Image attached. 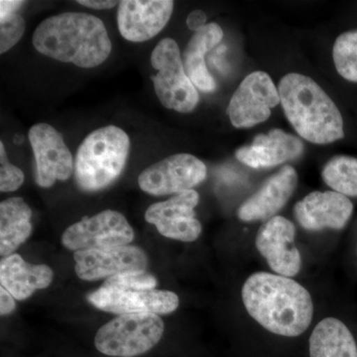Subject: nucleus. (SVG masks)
<instances>
[{
	"instance_id": "obj_1",
	"label": "nucleus",
	"mask_w": 357,
	"mask_h": 357,
	"mask_svg": "<svg viewBox=\"0 0 357 357\" xmlns=\"http://www.w3.org/2000/svg\"><path fill=\"white\" fill-rule=\"evenodd\" d=\"M246 311L265 330L282 337H299L311 325L314 304L311 295L290 277L257 272L244 283Z\"/></svg>"
},
{
	"instance_id": "obj_5",
	"label": "nucleus",
	"mask_w": 357,
	"mask_h": 357,
	"mask_svg": "<svg viewBox=\"0 0 357 357\" xmlns=\"http://www.w3.org/2000/svg\"><path fill=\"white\" fill-rule=\"evenodd\" d=\"M130 151L128 133L114 126L93 131L84 138L75 160V178L84 192L102 191L123 172Z\"/></svg>"
},
{
	"instance_id": "obj_24",
	"label": "nucleus",
	"mask_w": 357,
	"mask_h": 357,
	"mask_svg": "<svg viewBox=\"0 0 357 357\" xmlns=\"http://www.w3.org/2000/svg\"><path fill=\"white\" fill-rule=\"evenodd\" d=\"M333 62L338 74L357 83V30L340 35L333 49Z\"/></svg>"
},
{
	"instance_id": "obj_16",
	"label": "nucleus",
	"mask_w": 357,
	"mask_h": 357,
	"mask_svg": "<svg viewBox=\"0 0 357 357\" xmlns=\"http://www.w3.org/2000/svg\"><path fill=\"white\" fill-rule=\"evenodd\" d=\"M352 211L351 199L335 191L312 192L294 208L296 220L309 231L342 229L351 220Z\"/></svg>"
},
{
	"instance_id": "obj_3",
	"label": "nucleus",
	"mask_w": 357,
	"mask_h": 357,
	"mask_svg": "<svg viewBox=\"0 0 357 357\" xmlns=\"http://www.w3.org/2000/svg\"><path fill=\"white\" fill-rule=\"evenodd\" d=\"M278 91L284 112L301 137L314 144H328L344 138L340 110L311 77L296 73L286 75Z\"/></svg>"
},
{
	"instance_id": "obj_27",
	"label": "nucleus",
	"mask_w": 357,
	"mask_h": 357,
	"mask_svg": "<svg viewBox=\"0 0 357 357\" xmlns=\"http://www.w3.org/2000/svg\"><path fill=\"white\" fill-rule=\"evenodd\" d=\"M0 314L1 316H7L11 314L15 310V302H14V297L11 295L6 288H0Z\"/></svg>"
},
{
	"instance_id": "obj_10",
	"label": "nucleus",
	"mask_w": 357,
	"mask_h": 357,
	"mask_svg": "<svg viewBox=\"0 0 357 357\" xmlns=\"http://www.w3.org/2000/svg\"><path fill=\"white\" fill-rule=\"evenodd\" d=\"M280 102L279 91L269 75L255 72L239 84L230 100L227 114L234 128H252L267 121L271 109Z\"/></svg>"
},
{
	"instance_id": "obj_11",
	"label": "nucleus",
	"mask_w": 357,
	"mask_h": 357,
	"mask_svg": "<svg viewBox=\"0 0 357 357\" xmlns=\"http://www.w3.org/2000/svg\"><path fill=\"white\" fill-rule=\"evenodd\" d=\"M30 144L34 152L35 182L50 188L57 181H67L75 172V163L63 136L48 123H37L30 128Z\"/></svg>"
},
{
	"instance_id": "obj_19",
	"label": "nucleus",
	"mask_w": 357,
	"mask_h": 357,
	"mask_svg": "<svg viewBox=\"0 0 357 357\" xmlns=\"http://www.w3.org/2000/svg\"><path fill=\"white\" fill-rule=\"evenodd\" d=\"M48 265L26 262L17 253L3 257L0 262V282L14 299H28L36 290L46 289L53 280Z\"/></svg>"
},
{
	"instance_id": "obj_26",
	"label": "nucleus",
	"mask_w": 357,
	"mask_h": 357,
	"mask_svg": "<svg viewBox=\"0 0 357 357\" xmlns=\"http://www.w3.org/2000/svg\"><path fill=\"white\" fill-rule=\"evenodd\" d=\"M24 174L7 158L3 142H0V191L10 192L20 189L24 183Z\"/></svg>"
},
{
	"instance_id": "obj_4",
	"label": "nucleus",
	"mask_w": 357,
	"mask_h": 357,
	"mask_svg": "<svg viewBox=\"0 0 357 357\" xmlns=\"http://www.w3.org/2000/svg\"><path fill=\"white\" fill-rule=\"evenodd\" d=\"M153 275L134 271L110 277L89 294V302L96 309L116 314H167L178 309L180 300L172 291L157 290Z\"/></svg>"
},
{
	"instance_id": "obj_9",
	"label": "nucleus",
	"mask_w": 357,
	"mask_h": 357,
	"mask_svg": "<svg viewBox=\"0 0 357 357\" xmlns=\"http://www.w3.org/2000/svg\"><path fill=\"white\" fill-rule=\"evenodd\" d=\"M203 161L191 154H176L145 169L138 177L140 189L152 196L180 194L206 178Z\"/></svg>"
},
{
	"instance_id": "obj_30",
	"label": "nucleus",
	"mask_w": 357,
	"mask_h": 357,
	"mask_svg": "<svg viewBox=\"0 0 357 357\" xmlns=\"http://www.w3.org/2000/svg\"><path fill=\"white\" fill-rule=\"evenodd\" d=\"M23 1H11V0H1L0 1V16L4 17V16L9 15V14L16 13V10L21 6H22Z\"/></svg>"
},
{
	"instance_id": "obj_28",
	"label": "nucleus",
	"mask_w": 357,
	"mask_h": 357,
	"mask_svg": "<svg viewBox=\"0 0 357 357\" xmlns=\"http://www.w3.org/2000/svg\"><path fill=\"white\" fill-rule=\"evenodd\" d=\"M206 15L202 10H195L189 14L187 18V25L192 31H199L206 26Z\"/></svg>"
},
{
	"instance_id": "obj_23",
	"label": "nucleus",
	"mask_w": 357,
	"mask_h": 357,
	"mask_svg": "<svg viewBox=\"0 0 357 357\" xmlns=\"http://www.w3.org/2000/svg\"><path fill=\"white\" fill-rule=\"evenodd\" d=\"M324 181L333 191L345 197H357V158L335 156L324 167Z\"/></svg>"
},
{
	"instance_id": "obj_15",
	"label": "nucleus",
	"mask_w": 357,
	"mask_h": 357,
	"mask_svg": "<svg viewBox=\"0 0 357 357\" xmlns=\"http://www.w3.org/2000/svg\"><path fill=\"white\" fill-rule=\"evenodd\" d=\"M173 8L171 0H123L117 10L119 32L134 43L148 41L165 28Z\"/></svg>"
},
{
	"instance_id": "obj_12",
	"label": "nucleus",
	"mask_w": 357,
	"mask_h": 357,
	"mask_svg": "<svg viewBox=\"0 0 357 357\" xmlns=\"http://www.w3.org/2000/svg\"><path fill=\"white\" fill-rule=\"evenodd\" d=\"M199 201L195 190L174 195L167 201L151 204L145 213V220L167 238L192 243L202 234V225L195 213Z\"/></svg>"
},
{
	"instance_id": "obj_7",
	"label": "nucleus",
	"mask_w": 357,
	"mask_h": 357,
	"mask_svg": "<svg viewBox=\"0 0 357 357\" xmlns=\"http://www.w3.org/2000/svg\"><path fill=\"white\" fill-rule=\"evenodd\" d=\"M151 64L158 70L151 79L161 105L181 114H189L196 109L199 93L185 74L175 40L164 38L157 44L151 54Z\"/></svg>"
},
{
	"instance_id": "obj_8",
	"label": "nucleus",
	"mask_w": 357,
	"mask_h": 357,
	"mask_svg": "<svg viewBox=\"0 0 357 357\" xmlns=\"http://www.w3.org/2000/svg\"><path fill=\"white\" fill-rule=\"evenodd\" d=\"M134 231L128 220L116 211L105 210L93 217H84L65 230L62 243L75 252L128 245Z\"/></svg>"
},
{
	"instance_id": "obj_25",
	"label": "nucleus",
	"mask_w": 357,
	"mask_h": 357,
	"mask_svg": "<svg viewBox=\"0 0 357 357\" xmlns=\"http://www.w3.org/2000/svg\"><path fill=\"white\" fill-rule=\"evenodd\" d=\"M25 20L17 13L0 17V54L6 53L22 38Z\"/></svg>"
},
{
	"instance_id": "obj_29",
	"label": "nucleus",
	"mask_w": 357,
	"mask_h": 357,
	"mask_svg": "<svg viewBox=\"0 0 357 357\" xmlns=\"http://www.w3.org/2000/svg\"><path fill=\"white\" fill-rule=\"evenodd\" d=\"M77 3L81 6L89 7V8L96 9V10H105V9L114 8L119 1L114 0H77Z\"/></svg>"
},
{
	"instance_id": "obj_20",
	"label": "nucleus",
	"mask_w": 357,
	"mask_h": 357,
	"mask_svg": "<svg viewBox=\"0 0 357 357\" xmlns=\"http://www.w3.org/2000/svg\"><path fill=\"white\" fill-rule=\"evenodd\" d=\"M222 37V27L217 23H208L195 32L183 56L185 74L194 86L204 93H211L217 89L215 79L206 68L204 55L220 43Z\"/></svg>"
},
{
	"instance_id": "obj_17",
	"label": "nucleus",
	"mask_w": 357,
	"mask_h": 357,
	"mask_svg": "<svg viewBox=\"0 0 357 357\" xmlns=\"http://www.w3.org/2000/svg\"><path fill=\"white\" fill-rule=\"evenodd\" d=\"M298 185V175L291 166H284L263 183L258 191L239 206L237 215L244 222L276 217L288 203Z\"/></svg>"
},
{
	"instance_id": "obj_21",
	"label": "nucleus",
	"mask_w": 357,
	"mask_h": 357,
	"mask_svg": "<svg viewBox=\"0 0 357 357\" xmlns=\"http://www.w3.org/2000/svg\"><path fill=\"white\" fill-rule=\"evenodd\" d=\"M32 211L24 199L13 197L0 204V255H13L32 232Z\"/></svg>"
},
{
	"instance_id": "obj_14",
	"label": "nucleus",
	"mask_w": 357,
	"mask_h": 357,
	"mask_svg": "<svg viewBox=\"0 0 357 357\" xmlns=\"http://www.w3.org/2000/svg\"><path fill=\"white\" fill-rule=\"evenodd\" d=\"M295 236L294 223L280 215L268 220L256 236V248L275 273L281 276H296L302 266Z\"/></svg>"
},
{
	"instance_id": "obj_6",
	"label": "nucleus",
	"mask_w": 357,
	"mask_h": 357,
	"mask_svg": "<svg viewBox=\"0 0 357 357\" xmlns=\"http://www.w3.org/2000/svg\"><path fill=\"white\" fill-rule=\"evenodd\" d=\"M164 330L159 314H119L98 331L95 345L98 351L109 356H141L158 344Z\"/></svg>"
},
{
	"instance_id": "obj_2",
	"label": "nucleus",
	"mask_w": 357,
	"mask_h": 357,
	"mask_svg": "<svg viewBox=\"0 0 357 357\" xmlns=\"http://www.w3.org/2000/svg\"><path fill=\"white\" fill-rule=\"evenodd\" d=\"M39 53L79 68L102 65L112 52L107 28L100 18L83 13H66L47 18L33 34Z\"/></svg>"
},
{
	"instance_id": "obj_22",
	"label": "nucleus",
	"mask_w": 357,
	"mask_h": 357,
	"mask_svg": "<svg viewBox=\"0 0 357 357\" xmlns=\"http://www.w3.org/2000/svg\"><path fill=\"white\" fill-rule=\"evenodd\" d=\"M311 357H357V345L351 331L340 319L319 321L310 337Z\"/></svg>"
},
{
	"instance_id": "obj_18",
	"label": "nucleus",
	"mask_w": 357,
	"mask_h": 357,
	"mask_svg": "<svg viewBox=\"0 0 357 357\" xmlns=\"http://www.w3.org/2000/svg\"><path fill=\"white\" fill-rule=\"evenodd\" d=\"M303 151L304 145L299 138L281 129H272L268 134L256 136L250 145L239 148L236 157L251 168H271L298 158Z\"/></svg>"
},
{
	"instance_id": "obj_13",
	"label": "nucleus",
	"mask_w": 357,
	"mask_h": 357,
	"mask_svg": "<svg viewBox=\"0 0 357 357\" xmlns=\"http://www.w3.org/2000/svg\"><path fill=\"white\" fill-rule=\"evenodd\" d=\"M75 271L84 281L110 278L134 271H145L148 259L142 249L121 245L102 249H86L74 255Z\"/></svg>"
}]
</instances>
